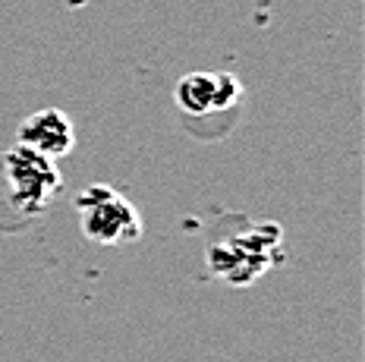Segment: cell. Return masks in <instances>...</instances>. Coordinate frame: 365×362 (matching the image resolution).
<instances>
[{"label":"cell","mask_w":365,"mask_h":362,"mask_svg":"<svg viewBox=\"0 0 365 362\" xmlns=\"http://www.w3.org/2000/svg\"><path fill=\"white\" fill-rule=\"evenodd\" d=\"M16 145L48 157V161H57L76 148V126L63 110L41 108L16 126Z\"/></svg>","instance_id":"obj_4"},{"label":"cell","mask_w":365,"mask_h":362,"mask_svg":"<svg viewBox=\"0 0 365 362\" xmlns=\"http://www.w3.org/2000/svg\"><path fill=\"white\" fill-rule=\"evenodd\" d=\"M180 110L186 117H205L217 110H230L242 98V82L233 73H189L177 82Z\"/></svg>","instance_id":"obj_3"},{"label":"cell","mask_w":365,"mask_h":362,"mask_svg":"<svg viewBox=\"0 0 365 362\" xmlns=\"http://www.w3.org/2000/svg\"><path fill=\"white\" fill-rule=\"evenodd\" d=\"M0 164H4L6 195H10L13 208H16L19 214H41V211L54 202L60 186H63L54 161L29 152V148H22V145H13L10 152L0 157Z\"/></svg>","instance_id":"obj_2"},{"label":"cell","mask_w":365,"mask_h":362,"mask_svg":"<svg viewBox=\"0 0 365 362\" xmlns=\"http://www.w3.org/2000/svg\"><path fill=\"white\" fill-rule=\"evenodd\" d=\"M82 237L98 246H123L142 237V217L133 202L110 186H86L76 195Z\"/></svg>","instance_id":"obj_1"}]
</instances>
